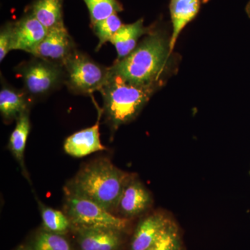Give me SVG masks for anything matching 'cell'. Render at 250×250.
I'll return each mask as SVG.
<instances>
[{
    "label": "cell",
    "mask_w": 250,
    "mask_h": 250,
    "mask_svg": "<svg viewBox=\"0 0 250 250\" xmlns=\"http://www.w3.org/2000/svg\"><path fill=\"white\" fill-rule=\"evenodd\" d=\"M170 39L164 33L151 31L127 57L116 61L110 74L131 84L147 85L164 82L172 54Z\"/></svg>",
    "instance_id": "6da1fadb"
},
{
    "label": "cell",
    "mask_w": 250,
    "mask_h": 250,
    "mask_svg": "<svg viewBox=\"0 0 250 250\" xmlns=\"http://www.w3.org/2000/svg\"><path fill=\"white\" fill-rule=\"evenodd\" d=\"M131 174L120 170L108 159L93 161L81 170L67 188V193L88 199L108 211L117 209Z\"/></svg>",
    "instance_id": "7a4b0ae2"
},
{
    "label": "cell",
    "mask_w": 250,
    "mask_h": 250,
    "mask_svg": "<svg viewBox=\"0 0 250 250\" xmlns=\"http://www.w3.org/2000/svg\"><path fill=\"white\" fill-rule=\"evenodd\" d=\"M163 83L131 84L110 74L100 92L103 97L104 112L113 129L134 121Z\"/></svg>",
    "instance_id": "3957f363"
},
{
    "label": "cell",
    "mask_w": 250,
    "mask_h": 250,
    "mask_svg": "<svg viewBox=\"0 0 250 250\" xmlns=\"http://www.w3.org/2000/svg\"><path fill=\"white\" fill-rule=\"evenodd\" d=\"M62 67L64 83L75 94L90 95L100 91L109 78V67L100 65L77 49L69 56Z\"/></svg>",
    "instance_id": "277c9868"
},
{
    "label": "cell",
    "mask_w": 250,
    "mask_h": 250,
    "mask_svg": "<svg viewBox=\"0 0 250 250\" xmlns=\"http://www.w3.org/2000/svg\"><path fill=\"white\" fill-rule=\"evenodd\" d=\"M67 215L74 227L110 229L123 231L127 228V219L119 218L93 201L67 193Z\"/></svg>",
    "instance_id": "5b68a950"
},
{
    "label": "cell",
    "mask_w": 250,
    "mask_h": 250,
    "mask_svg": "<svg viewBox=\"0 0 250 250\" xmlns=\"http://www.w3.org/2000/svg\"><path fill=\"white\" fill-rule=\"evenodd\" d=\"M24 90L31 98H41L52 93L64 83L63 67L34 57L19 70Z\"/></svg>",
    "instance_id": "8992f818"
},
{
    "label": "cell",
    "mask_w": 250,
    "mask_h": 250,
    "mask_svg": "<svg viewBox=\"0 0 250 250\" xmlns=\"http://www.w3.org/2000/svg\"><path fill=\"white\" fill-rule=\"evenodd\" d=\"M75 49L74 41L63 25L49 29L32 55L62 66Z\"/></svg>",
    "instance_id": "52a82bcc"
},
{
    "label": "cell",
    "mask_w": 250,
    "mask_h": 250,
    "mask_svg": "<svg viewBox=\"0 0 250 250\" xmlns=\"http://www.w3.org/2000/svg\"><path fill=\"white\" fill-rule=\"evenodd\" d=\"M14 31L13 50H22L31 54L48 32L31 13L14 23Z\"/></svg>",
    "instance_id": "ba28073f"
},
{
    "label": "cell",
    "mask_w": 250,
    "mask_h": 250,
    "mask_svg": "<svg viewBox=\"0 0 250 250\" xmlns=\"http://www.w3.org/2000/svg\"><path fill=\"white\" fill-rule=\"evenodd\" d=\"M75 228L82 250H118L121 246V231L104 228Z\"/></svg>",
    "instance_id": "9c48e42d"
},
{
    "label": "cell",
    "mask_w": 250,
    "mask_h": 250,
    "mask_svg": "<svg viewBox=\"0 0 250 250\" xmlns=\"http://www.w3.org/2000/svg\"><path fill=\"white\" fill-rule=\"evenodd\" d=\"M152 202L147 189L139 181L132 178L123 190L117 209L125 216H135L146 211Z\"/></svg>",
    "instance_id": "30bf717a"
},
{
    "label": "cell",
    "mask_w": 250,
    "mask_h": 250,
    "mask_svg": "<svg viewBox=\"0 0 250 250\" xmlns=\"http://www.w3.org/2000/svg\"><path fill=\"white\" fill-rule=\"evenodd\" d=\"M172 223L164 214L156 213L140 222L131 244V250H147Z\"/></svg>",
    "instance_id": "8fae6325"
},
{
    "label": "cell",
    "mask_w": 250,
    "mask_h": 250,
    "mask_svg": "<svg viewBox=\"0 0 250 250\" xmlns=\"http://www.w3.org/2000/svg\"><path fill=\"white\" fill-rule=\"evenodd\" d=\"M99 121L87 129L69 136L64 143V150L69 155L81 158L106 149L100 141Z\"/></svg>",
    "instance_id": "7c38bea8"
},
{
    "label": "cell",
    "mask_w": 250,
    "mask_h": 250,
    "mask_svg": "<svg viewBox=\"0 0 250 250\" xmlns=\"http://www.w3.org/2000/svg\"><path fill=\"white\" fill-rule=\"evenodd\" d=\"M200 0H171L170 12L172 23V34L170 47L172 52L180 33L198 14Z\"/></svg>",
    "instance_id": "4fadbf2b"
},
{
    "label": "cell",
    "mask_w": 250,
    "mask_h": 250,
    "mask_svg": "<svg viewBox=\"0 0 250 250\" xmlns=\"http://www.w3.org/2000/svg\"><path fill=\"white\" fill-rule=\"evenodd\" d=\"M150 31L149 28L145 27L143 19L132 24H123L110 41L116 47L117 61H121L131 54L137 47L140 38Z\"/></svg>",
    "instance_id": "5bb4252c"
},
{
    "label": "cell",
    "mask_w": 250,
    "mask_h": 250,
    "mask_svg": "<svg viewBox=\"0 0 250 250\" xmlns=\"http://www.w3.org/2000/svg\"><path fill=\"white\" fill-rule=\"evenodd\" d=\"M29 95L24 90H18L4 84L0 91V111L6 121H16L23 113L29 111Z\"/></svg>",
    "instance_id": "9a60e30c"
},
{
    "label": "cell",
    "mask_w": 250,
    "mask_h": 250,
    "mask_svg": "<svg viewBox=\"0 0 250 250\" xmlns=\"http://www.w3.org/2000/svg\"><path fill=\"white\" fill-rule=\"evenodd\" d=\"M30 13L47 30L64 25L62 0H35Z\"/></svg>",
    "instance_id": "2e32d148"
},
{
    "label": "cell",
    "mask_w": 250,
    "mask_h": 250,
    "mask_svg": "<svg viewBox=\"0 0 250 250\" xmlns=\"http://www.w3.org/2000/svg\"><path fill=\"white\" fill-rule=\"evenodd\" d=\"M30 129V120H29V112L27 111L23 113L22 116L17 120L16 127L10 136L9 143L10 150L19 162L23 171L25 172L24 154Z\"/></svg>",
    "instance_id": "e0dca14e"
},
{
    "label": "cell",
    "mask_w": 250,
    "mask_h": 250,
    "mask_svg": "<svg viewBox=\"0 0 250 250\" xmlns=\"http://www.w3.org/2000/svg\"><path fill=\"white\" fill-rule=\"evenodd\" d=\"M39 205L45 230L59 234L66 232L71 225L67 215H65L60 210L49 208L42 204L40 203Z\"/></svg>",
    "instance_id": "ac0fdd59"
},
{
    "label": "cell",
    "mask_w": 250,
    "mask_h": 250,
    "mask_svg": "<svg viewBox=\"0 0 250 250\" xmlns=\"http://www.w3.org/2000/svg\"><path fill=\"white\" fill-rule=\"evenodd\" d=\"M89 11L92 24L123 11L118 0H83Z\"/></svg>",
    "instance_id": "d6986e66"
},
{
    "label": "cell",
    "mask_w": 250,
    "mask_h": 250,
    "mask_svg": "<svg viewBox=\"0 0 250 250\" xmlns=\"http://www.w3.org/2000/svg\"><path fill=\"white\" fill-rule=\"evenodd\" d=\"M31 250H72L66 238L62 234L41 231L33 242Z\"/></svg>",
    "instance_id": "ffe728a7"
},
{
    "label": "cell",
    "mask_w": 250,
    "mask_h": 250,
    "mask_svg": "<svg viewBox=\"0 0 250 250\" xmlns=\"http://www.w3.org/2000/svg\"><path fill=\"white\" fill-rule=\"evenodd\" d=\"M122 26L123 23L117 14L112 15L109 17L93 24L94 32L99 39L96 50L98 51L106 42H110Z\"/></svg>",
    "instance_id": "44dd1931"
},
{
    "label": "cell",
    "mask_w": 250,
    "mask_h": 250,
    "mask_svg": "<svg viewBox=\"0 0 250 250\" xmlns=\"http://www.w3.org/2000/svg\"><path fill=\"white\" fill-rule=\"evenodd\" d=\"M147 250H183L182 238L175 224L171 223Z\"/></svg>",
    "instance_id": "7402d4cb"
},
{
    "label": "cell",
    "mask_w": 250,
    "mask_h": 250,
    "mask_svg": "<svg viewBox=\"0 0 250 250\" xmlns=\"http://www.w3.org/2000/svg\"><path fill=\"white\" fill-rule=\"evenodd\" d=\"M14 30V23H7L1 27L0 31V62H2L6 54L13 50Z\"/></svg>",
    "instance_id": "603a6c76"
},
{
    "label": "cell",
    "mask_w": 250,
    "mask_h": 250,
    "mask_svg": "<svg viewBox=\"0 0 250 250\" xmlns=\"http://www.w3.org/2000/svg\"><path fill=\"white\" fill-rule=\"evenodd\" d=\"M246 11L248 17L250 18V0L248 1V4H247Z\"/></svg>",
    "instance_id": "cb8c5ba5"
},
{
    "label": "cell",
    "mask_w": 250,
    "mask_h": 250,
    "mask_svg": "<svg viewBox=\"0 0 250 250\" xmlns=\"http://www.w3.org/2000/svg\"><path fill=\"white\" fill-rule=\"evenodd\" d=\"M16 250H31V248L27 246H21L18 247Z\"/></svg>",
    "instance_id": "d4e9b609"
},
{
    "label": "cell",
    "mask_w": 250,
    "mask_h": 250,
    "mask_svg": "<svg viewBox=\"0 0 250 250\" xmlns=\"http://www.w3.org/2000/svg\"><path fill=\"white\" fill-rule=\"evenodd\" d=\"M210 0H202V1H203L204 3H207L208 1H209Z\"/></svg>",
    "instance_id": "484cf974"
}]
</instances>
